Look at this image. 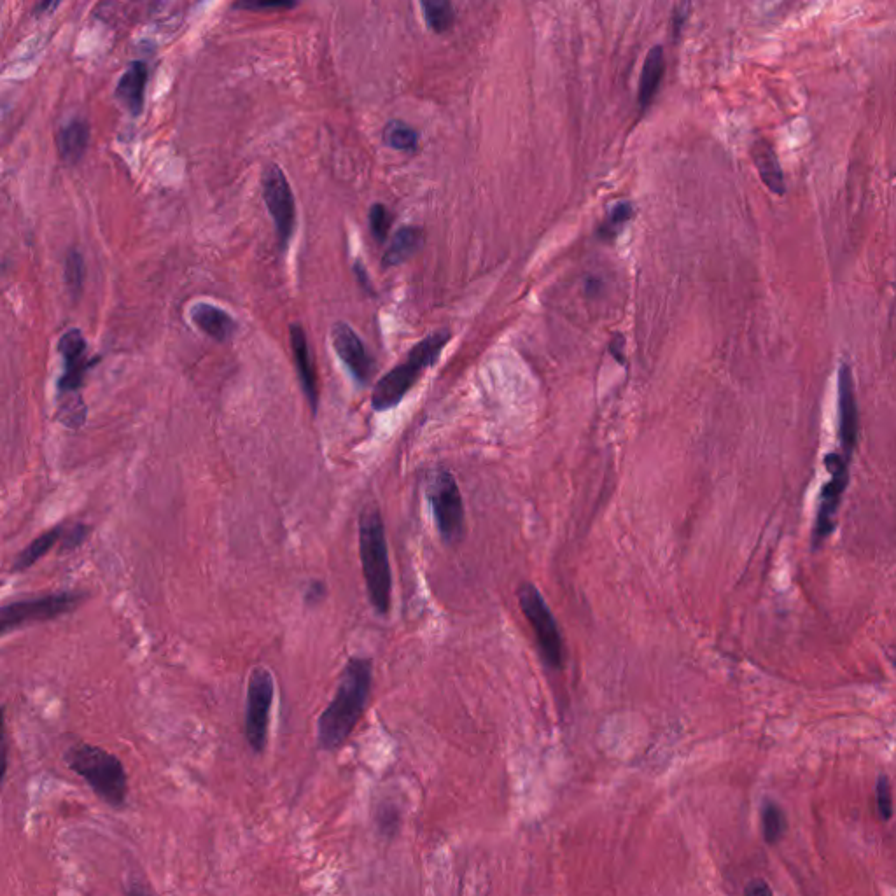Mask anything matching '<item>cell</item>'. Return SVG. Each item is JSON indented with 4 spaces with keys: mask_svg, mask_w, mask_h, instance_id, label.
Listing matches in <instances>:
<instances>
[{
    "mask_svg": "<svg viewBox=\"0 0 896 896\" xmlns=\"http://www.w3.org/2000/svg\"><path fill=\"white\" fill-rule=\"evenodd\" d=\"M744 896H774V893H772V889H770L767 882L762 881V879H756V881H751L746 886Z\"/></svg>",
    "mask_w": 896,
    "mask_h": 896,
    "instance_id": "cell-32",
    "label": "cell"
},
{
    "mask_svg": "<svg viewBox=\"0 0 896 896\" xmlns=\"http://www.w3.org/2000/svg\"><path fill=\"white\" fill-rule=\"evenodd\" d=\"M518 602L525 618L531 623L536 636L539 653L550 669H562L564 665V643L559 627L548 608L543 595L532 583H524L518 590Z\"/></svg>",
    "mask_w": 896,
    "mask_h": 896,
    "instance_id": "cell-7",
    "label": "cell"
},
{
    "mask_svg": "<svg viewBox=\"0 0 896 896\" xmlns=\"http://www.w3.org/2000/svg\"><path fill=\"white\" fill-rule=\"evenodd\" d=\"M371 678L373 664L370 658H349L336 686L335 697L317 721L319 748L335 751L349 739L370 699Z\"/></svg>",
    "mask_w": 896,
    "mask_h": 896,
    "instance_id": "cell-1",
    "label": "cell"
},
{
    "mask_svg": "<svg viewBox=\"0 0 896 896\" xmlns=\"http://www.w3.org/2000/svg\"><path fill=\"white\" fill-rule=\"evenodd\" d=\"M354 272H356L357 279H359V282H361V284H363V286L366 287V289H370V282H368V275H366V270H364V266L361 265V263H359V261H356V265H354ZM370 291H371V289H370Z\"/></svg>",
    "mask_w": 896,
    "mask_h": 896,
    "instance_id": "cell-34",
    "label": "cell"
},
{
    "mask_svg": "<svg viewBox=\"0 0 896 896\" xmlns=\"http://www.w3.org/2000/svg\"><path fill=\"white\" fill-rule=\"evenodd\" d=\"M763 837L769 844H776L783 839L786 832V816L781 805L774 800H767L762 807Z\"/></svg>",
    "mask_w": 896,
    "mask_h": 896,
    "instance_id": "cell-22",
    "label": "cell"
},
{
    "mask_svg": "<svg viewBox=\"0 0 896 896\" xmlns=\"http://www.w3.org/2000/svg\"><path fill=\"white\" fill-rule=\"evenodd\" d=\"M426 21L434 32H447L454 23V9L445 0H427L422 2Z\"/></svg>",
    "mask_w": 896,
    "mask_h": 896,
    "instance_id": "cell-24",
    "label": "cell"
},
{
    "mask_svg": "<svg viewBox=\"0 0 896 896\" xmlns=\"http://www.w3.org/2000/svg\"><path fill=\"white\" fill-rule=\"evenodd\" d=\"M875 797H877V811H879V816L884 821H888L893 816V798H891V784H889V779L886 776H879L877 779V790H875Z\"/></svg>",
    "mask_w": 896,
    "mask_h": 896,
    "instance_id": "cell-27",
    "label": "cell"
},
{
    "mask_svg": "<svg viewBox=\"0 0 896 896\" xmlns=\"http://www.w3.org/2000/svg\"><path fill=\"white\" fill-rule=\"evenodd\" d=\"M751 158L755 161L756 170L765 186L777 196L786 193L783 168L777 160L776 151L770 142L765 139L755 140L751 146Z\"/></svg>",
    "mask_w": 896,
    "mask_h": 896,
    "instance_id": "cell-17",
    "label": "cell"
},
{
    "mask_svg": "<svg viewBox=\"0 0 896 896\" xmlns=\"http://www.w3.org/2000/svg\"><path fill=\"white\" fill-rule=\"evenodd\" d=\"M237 9H249V11H280V9H291L294 2H237Z\"/></svg>",
    "mask_w": 896,
    "mask_h": 896,
    "instance_id": "cell-30",
    "label": "cell"
},
{
    "mask_svg": "<svg viewBox=\"0 0 896 896\" xmlns=\"http://www.w3.org/2000/svg\"><path fill=\"white\" fill-rule=\"evenodd\" d=\"M261 184H263V198H265L266 207L275 221L279 247L286 249L289 240L293 237L294 223H296L293 191H291L284 170L275 163L266 165L263 177H261Z\"/></svg>",
    "mask_w": 896,
    "mask_h": 896,
    "instance_id": "cell-9",
    "label": "cell"
},
{
    "mask_svg": "<svg viewBox=\"0 0 896 896\" xmlns=\"http://www.w3.org/2000/svg\"><path fill=\"white\" fill-rule=\"evenodd\" d=\"M419 135L412 126L405 125L401 121L387 123L384 130V142L392 149L398 151H413L417 147Z\"/></svg>",
    "mask_w": 896,
    "mask_h": 896,
    "instance_id": "cell-23",
    "label": "cell"
},
{
    "mask_svg": "<svg viewBox=\"0 0 896 896\" xmlns=\"http://www.w3.org/2000/svg\"><path fill=\"white\" fill-rule=\"evenodd\" d=\"M426 494L441 538L447 543L461 541L466 529V517L461 490L452 473L447 469L434 471L429 476Z\"/></svg>",
    "mask_w": 896,
    "mask_h": 896,
    "instance_id": "cell-6",
    "label": "cell"
},
{
    "mask_svg": "<svg viewBox=\"0 0 896 896\" xmlns=\"http://www.w3.org/2000/svg\"><path fill=\"white\" fill-rule=\"evenodd\" d=\"M825 466L830 473V478L819 496L818 515H816V524H814V543H821L833 531L835 515H837L840 501H842L847 482H849L847 459L844 455L835 454V452L826 455Z\"/></svg>",
    "mask_w": 896,
    "mask_h": 896,
    "instance_id": "cell-11",
    "label": "cell"
},
{
    "mask_svg": "<svg viewBox=\"0 0 896 896\" xmlns=\"http://www.w3.org/2000/svg\"><path fill=\"white\" fill-rule=\"evenodd\" d=\"M63 532L65 529L62 525H56L49 531L42 532L41 536H37L25 550H21L20 555L13 562L11 573H23L34 566L35 562L44 557L58 541H62Z\"/></svg>",
    "mask_w": 896,
    "mask_h": 896,
    "instance_id": "cell-21",
    "label": "cell"
},
{
    "mask_svg": "<svg viewBox=\"0 0 896 896\" xmlns=\"http://www.w3.org/2000/svg\"><path fill=\"white\" fill-rule=\"evenodd\" d=\"M359 555L371 606L378 615H387L391 609V562L384 520L375 506L364 508L359 517Z\"/></svg>",
    "mask_w": 896,
    "mask_h": 896,
    "instance_id": "cell-2",
    "label": "cell"
},
{
    "mask_svg": "<svg viewBox=\"0 0 896 896\" xmlns=\"http://www.w3.org/2000/svg\"><path fill=\"white\" fill-rule=\"evenodd\" d=\"M88 534H90V527L84 524H76L70 527L69 531L63 532V538L60 543V552H72V550H76L77 546L83 545L86 538H88Z\"/></svg>",
    "mask_w": 896,
    "mask_h": 896,
    "instance_id": "cell-28",
    "label": "cell"
},
{
    "mask_svg": "<svg viewBox=\"0 0 896 896\" xmlns=\"http://www.w3.org/2000/svg\"><path fill=\"white\" fill-rule=\"evenodd\" d=\"M324 595H326V585H324V581H310V583H308L307 592H305V604H307V606H317V604H321Z\"/></svg>",
    "mask_w": 896,
    "mask_h": 896,
    "instance_id": "cell-31",
    "label": "cell"
},
{
    "mask_svg": "<svg viewBox=\"0 0 896 896\" xmlns=\"http://www.w3.org/2000/svg\"><path fill=\"white\" fill-rule=\"evenodd\" d=\"M632 214H634V210H632L630 203H616L615 207L609 212L608 223L604 224V230H608L606 231V237L613 235V228H618V226L627 223Z\"/></svg>",
    "mask_w": 896,
    "mask_h": 896,
    "instance_id": "cell-29",
    "label": "cell"
},
{
    "mask_svg": "<svg viewBox=\"0 0 896 896\" xmlns=\"http://www.w3.org/2000/svg\"><path fill=\"white\" fill-rule=\"evenodd\" d=\"M448 340H450L448 331H438L417 343L410 350L405 363L399 364L378 380V384L375 385L373 394H371L373 410L387 412L394 406H398L401 399L405 398L406 392L410 391L413 384L417 382L420 373L436 363V359L440 357L441 350L445 349Z\"/></svg>",
    "mask_w": 896,
    "mask_h": 896,
    "instance_id": "cell-4",
    "label": "cell"
},
{
    "mask_svg": "<svg viewBox=\"0 0 896 896\" xmlns=\"http://www.w3.org/2000/svg\"><path fill=\"white\" fill-rule=\"evenodd\" d=\"M147 76H149V72H147L146 63L133 60L126 65L123 76L119 77L114 97L125 105V109H128L132 116H139L144 109Z\"/></svg>",
    "mask_w": 896,
    "mask_h": 896,
    "instance_id": "cell-15",
    "label": "cell"
},
{
    "mask_svg": "<svg viewBox=\"0 0 896 896\" xmlns=\"http://www.w3.org/2000/svg\"><path fill=\"white\" fill-rule=\"evenodd\" d=\"M65 763L111 807H123L128 797V776L118 756L91 744H77L65 753Z\"/></svg>",
    "mask_w": 896,
    "mask_h": 896,
    "instance_id": "cell-3",
    "label": "cell"
},
{
    "mask_svg": "<svg viewBox=\"0 0 896 896\" xmlns=\"http://www.w3.org/2000/svg\"><path fill=\"white\" fill-rule=\"evenodd\" d=\"M88 140H90L88 123L83 119H72L58 133L56 144H58V151L62 154L63 160L77 163L83 158L84 151L88 147Z\"/></svg>",
    "mask_w": 896,
    "mask_h": 896,
    "instance_id": "cell-18",
    "label": "cell"
},
{
    "mask_svg": "<svg viewBox=\"0 0 896 896\" xmlns=\"http://www.w3.org/2000/svg\"><path fill=\"white\" fill-rule=\"evenodd\" d=\"M370 228L377 242H384L391 228V214L382 203H375L370 209Z\"/></svg>",
    "mask_w": 896,
    "mask_h": 896,
    "instance_id": "cell-26",
    "label": "cell"
},
{
    "mask_svg": "<svg viewBox=\"0 0 896 896\" xmlns=\"http://www.w3.org/2000/svg\"><path fill=\"white\" fill-rule=\"evenodd\" d=\"M58 352L63 357V373L58 378V403L81 399L79 391L84 384L86 371L90 370L97 359H88V343L81 329H69L58 340Z\"/></svg>",
    "mask_w": 896,
    "mask_h": 896,
    "instance_id": "cell-10",
    "label": "cell"
},
{
    "mask_svg": "<svg viewBox=\"0 0 896 896\" xmlns=\"http://www.w3.org/2000/svg\"><path fill=\"white\" fill-rule=\"evenodd\" d=\"M331 342H333L336 354L347 366V370L350 371V375L354 377L357 384H368L373 370H375V363L356 331L345 322H336L335 326L331 328Z\"/></svg>",
    "mask_w": 896,
    "mask_h": 896,
    "instance_id": "cell-12",
    "label": "cell"
},
{
    "mask_svg": "<svg viewBox=\"0 0 896 896\" xmlns=\"http://www.w3.org/2000/svg\"><path fill=\"white\" fill-rule=\"evenodd\" d=\"M665 58L662 46H655L648 51V56L644 60L643 72L639 79V104L646 107L651 104V100L657 93L660 81L664 77Z\"/></svg>",
    "mask_w": 896,
    "mask_h": 896,
    "instance_id": "cell-20",
    "label": "cell"
},
{
    "mask_svg": "<svg viewBox=\"0 0 896 896\" xmlns=\"http://www.w3.org/2000/svg\"><path fill=\"white\" fill-rule=\"evenodd\" d=\"M839 434L844 457L849 461L858 440V405L853 371L842 364L839 370Z\"/></svg>",
    "mask_w": 896,
    "mask_h": 896,
    "instance_id": "cell-13",
    "label": "cell"
},
{
    "mask_svg": "<svg viewBox=\"0 0 896 896\" xmlns=\"http://www.w3.org/2000/svg\"><path fill=\"white\" fill-rule=\"evenodd\" d=\"M424 244V231L415 226H405L392 237L391 245L382 258L384 268L396 266L399 263H405L406 259L412 258L415 252L419 251Z\"/></svg>",
    "mask_w": 896,
    "mask_h": 896,
    "instance_id": "cell-19",
    "label": "cell"
},
{
    "mask_svg": "<svg viewBox=\"0 0 896 896\" xmlns=\"http://www.w3.org/2000/svg\"><path fill=\"white\" fill-rule=\"evenodd\" d=\"M623 345H625V340H623L620 335H616L615 340L609 343V352H611L620 363H625V357L622 356Z\"/></svg>",
    "mask_w": 896,
    "mask_h": 896,
    "instance_id": "cell-33",
    "label": "cell"
},
{
    "mask_svg": "<svg viewBox=\"0 0 896 896\" xmlns=\"http://www.w3.org/2000/svg\"><path fill=\"white\" fill-rule=\"evenodd\" d=\"M289 335H291V349H293L294 363H296L301 387H303L308 405L315 415L319 408V392H317V380H315L314 364H312L310 349H308L307 335L300 324H291Z\"/></svg>",
    "mask_w": 896,
    "mask_h": 896,
    "instance_id": "cell-14",
    "label": "cell"
},
{
    "mask_svg": "<svg viewBox=\"0 0 896 896\" xmlns=\"http://www.w3.org/2000/svg\"><path fill=\"white\" fill-rule=\"evenodd\" d=\"M65 282L69 286L72 296H79L84 284L83 256L77 251H70L65 259Z\"/></svg>",
    "mask_w": 896,
    "mask_h": 896,
    "instance_id": "cell-25",
    "label": "cell"
},
{
    "mask_svg": "<svg viewBox=\"0 0 896 896\" xmlns=\"http://www.w3.org/2000/svg\"><path fill=\"white\" fill-rule=\"evenodd\" d=\"M84 599L86 594L81 590H65L35 599L9 602L0 608V630L2 634H7L25 625L55 620L58 616L76 611Z\"/></svg>",
    "mask_w": 896,
    "mask_h": 896,
    "instance_id": "cell-5",
    "label": "cell"
},
{
    "mask_svg": "<svg viewBox=\"0 0 896 896\" xmlns=\"http://www.w3.org/2000/svg\"><path fill=\"white\" fill-rule=\"evenodd\" d=\"M126 896H154L151 891H147L146 888H142V886H132V888L128 889V893Z\"/></svg>",
    "mask_w": 896,
    "mask_h": 896,
    "instance_id": "cell-35",
    "label": "cell"
},
{
    "mask_svg": "<svg viewBox=\"0 0 896 896\" xmlns=\"http://www.w3.org/2000/svg\"><path fill=\"white\" fill-rule=\"evenodd\" d=\"M189 317L196 328L217 342H228L237 331L235 319L226 310L210 303H196L189 310Z\"/></svg>",
    "mask_w": 896,
    "mask_h": 896,
    "instance_id": "cell-16",
    "label": "cell"
},
{
    "mask_svg": "<svg viewBox=\"0 0 896 896\" xmlns=\"http://www.w3.org/2000/svg\"><path fill=\"white\" fill-rule=\"evenodd\" d=\"M275 681L266 667L251 672L245 704V737L254 753H263L268 739L270 711H272Z\"/></svg>",
    "mask_w": 896,
    "mask_h": 896,
    "instance_id": "cell-8",
    "label": "cell"
}]
</instances>
